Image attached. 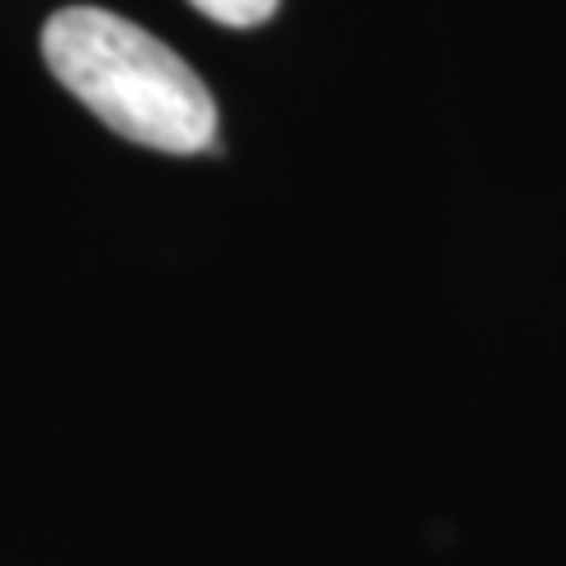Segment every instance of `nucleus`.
<instances>
[{"label": "nucleus", "instance_id": "f257e3e1", "mask_svg": "<svg viewBox=\"0 0 566 566\" xmlns=\"http://www.w3.org/2000/svg\"><path fill=\"white\" fill-rule=\"evenodd\" d=\"M43 62L104 128L151 151L218 147V104L180 52L95 6H66L43 24Z\"/></svg>", "mask_w": 566, "mask_h": 566}, {"label": "nucleus", "instance_id": "f03ea898", "mask_svg": "<svg viewBox=\"0 0 566 566\" xmlns=\"http://www.w3.org/2000/svg\"><path fill=\"white\" fill-rule=\"evenodd\" d=\"M193 10L212 24H227V29H255L264 24L270 14L279 10V0H189Z\"/></svg>", "mask_w": 566, "mask_h": 566}]
</instances>
